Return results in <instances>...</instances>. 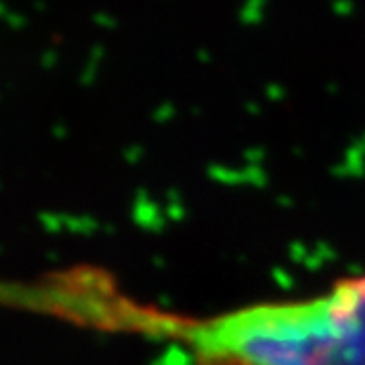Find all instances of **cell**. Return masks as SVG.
Instances as JSON below:
<instances>
[{"instance_id": "cell-1", "label": "cell", "mask_w": 365, "mask_h": 365, "mask_svg": "<svg viewBox=\"0 0 365 365\" xmlns=\"http://www.w3.org/2000/svg\"><path fill=\"white\" fill-rule=\"evenodd\" d=\"M199 345L211 365H365V276L307 302L230 314Z\"/></svg>"}]
</instances>
